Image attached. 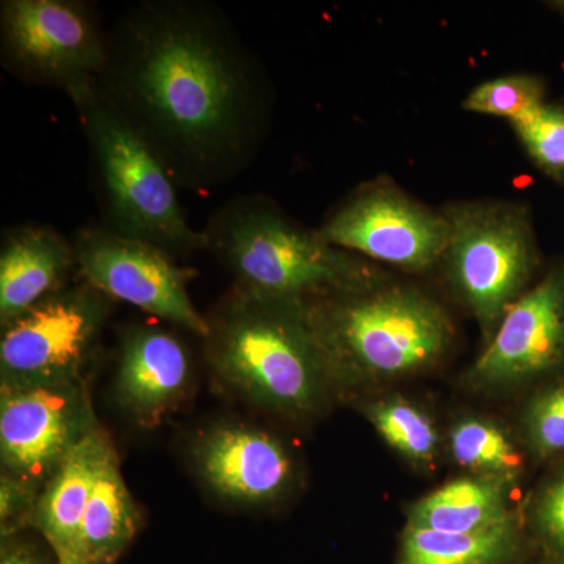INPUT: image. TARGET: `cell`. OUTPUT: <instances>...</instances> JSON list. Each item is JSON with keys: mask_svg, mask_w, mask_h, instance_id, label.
<instances>
[{"mask_svg": "<svg viewBox=\"0 0 564 564\" xmlns=\"http://www.w3.org/2000/svg\"><path fill=\"white\" fill-rule=\"evenodd\" d=\"M448 454L473 475L502 478L516 485L524 473V458L513 437L499 423L464 417L448 432Z\"/></svg>", "mask_w": 564, "mask_h": 564, "instance_id": "cell-20", "label": "cell"}, {"mask_svg": "<svg viewBox=\"0 0 564 564\" xmlns=\"http://www.w3.org/2000/svg\"><path fill=\"white\" fill-rule=\"evenodd\" d=\"M85 564H95V563H85Z\"/></svg>", "mask_w": 564, "mask_h": 564, "instance_id": "cell-29", "label": "cell"}, {"mask_svg": "<svg viewBox=\"0 0 564 564\" xmlns=\"http://www.w3.org/2000/svg\"><path fill=\"white\" fill-rule=\"evenodd\" d=\"M0 564H46L41 562L40 556L33 554L31 549L28 547H10L3 549L2 558Z\"/></svg>", "mask_w": 564, "mask_h": 564, "instance_id": "cell-27", "label": "cell"}, {"mask_svg": "<svg viewBox=\"0 0 564 564\" xmlns=\"http://www.w3.org/2000/svg\"><path fill=\"white\" fill-rule=\"evenodd\" d=\"M109 315L107 296L82 282L44 300L3 328L2 386L74 383Z\"/></svg>", "mask_w": 564, "mask_h": 564, "instance_id": "cell-9", "label": "cell"}, {"mask_svg": "<svg viewBox=\"0 0 564 564\" xmlns=\"http://www.w3.org/2000/svg\"><path fill=\"white\" fill-rule=\"evenodd\" d=\"M521 551L514 519L477 533L404 529L399 564H507Z\"/></svg>", "mask_w": 564, "mask_h": 564, "instance_id": "cell-19", "label": "cell"}, {"mask_svg": "<svg viewBox=\"0 0 564 564\" xmlns=\"http://www.w3.org/2000/svg\"><path fill=\"white\" fill-rule=\"evenodd\" d=\"M510 126L534 169L564 187V96L549 99Z\"/></svg>", "mask_w": 564, "mask_h": 564, "instance_id": "cell-23", "label": "cell"}, {"mask_svg": "<svg viewBox=\"0 0 564 564\" xmlns=\"http://www.w3.org/2000/svg\"><path fill=\"white\" fill-rule=\"evenodd\" d=\"M191 378L184 344L159 328H133L121 345L120 402L143 425H155L180 400Z\"/></svg>", "mask_w": 564, "mask_h": 564, "instance_id": "cell-15", "label": "cell"}, {"mask_svg": "<svg viewBox=\"0 0 564 564\" xmlns=\"http://www.w3.org/2000/svg\"><path fill=\"white\" fill-rule=\"evenodd\" d=\"M95 98L188 191L245 172L273 110L269 76L232 22L193 0H147L118 18Z\"/></svg>", "mask_w": 564, "mask_h": 564, "instance_id": "cell-1", "label": "cell"}, {"mask_svg": "<svg viewBox=\"0 0 564 564\" xmlns=\"http://www.w3.org/2000/svg\"><path fill=\"white\" fill-rule=\"evenodd\" d=\"M203 232L206 251L234 274L237 288L270 299L307 302L381 269L326 242L269 196L231 199Z\"/></svg>", "mask_w": 564, "mask_h": 564, "instance_id": "cell-4", "label": "cell"}, {"mask_svg": "<svg viewBox=\"0 0 564 564\" xmlns=\"http://www.w3.org/2000/svg\"><path fill=\"white\" fill-rule=\"evenodd\" d=\"M545 9L551 10L556 17L564 21V0H549L544 3Z\"/></svg>", "mask_w": 564, "mask_h": 564, "instance_id": "cell-28", "label": "cell"}, {"mask_svg": "<svg viewBox=\"0 0 564 564\" xmlns=\"http://www.w3.org/2000/svg\"><path fill=\"white\" fill-rule=\"evenodd\" d=\"M79 111L102 196L104 226L173 258L206 250L204 232L188 225L176 185L150 148L98 99Z\"/></svg>", "mask_w": 564, "mask_h": 564, "instance_id": "cell-6", "label": "cell"}, {"mask_svg": "<svg viewBox=\"0 0 564 564\" xmlns=\"http://www.w3.org/2000/svg\"><path fill=\"white\" fill-rule=\"evenodd\" d=\"M73 243L85 284L206 339L209 322L193 306L187 292L192 273L181 269L169 252L106 226L82 229Z\"/></svg>", "mask_w": 564, "mask_h": 564, "instance_id": "cell-10", "label": "cell"}, {"mask_svg": "<svg viewBox=\"0 0 564 564\" xmlns=\"http://www.w3.org/2000/svg\"><path fill=\"white\" fill-rule=\"evenodd\" d=\"M549 101V84L540 74L514 73L475 85L462 110L514 122Z\"/></svg>", "mask_w": 564, "mask_h": 564, "instance_id": "cell-22", "label": "cell"}, {"mask_svg": "<svg viewBox=\"0 0 564 564\" xmlns=\"http://www.w3.org/2000/svg\"><path fill=\"white\" fill-rule=\"evenodd\" d=\"M524 434L530 451L540 458L564 454V384L545 389L529 403Z\"/></svg>", "mask_w": 564, "mask_h": 564, "instance_id": "cell-24", "label": "cell"}, {"mask_svg": "<svg viewBox=\"0 0 564 564\" xmlns=\"http://www.w3.org/2000/svg\"><path fill=\"white\" fill-rule=\"evenodd\" d=\"M32 488L31 485L11 477V475H3L2 486H0V518H2V525L10 524L14 516L25 510L28 503L31 502Z\"/></svg>", "mask_w": 564, "mask_h": 564, "instance_id": "cell-26", "label": "cell"}, {"mask_svg": "<svg viewBox=\"0 0 564 564\" xmlns=\"http://www.w3.org/2000/svg\"><path fill=\"white\" fill-rule=\"evenodd\" d=\"M366 415L386 444L415 467L433 466L441 433L432 415L411 400L392 395L367 404Z\"/></svg>", "mask_w": 564, "mask_h": 564, "instance_id": "cell-21", "label": "cell"}, {"mask_svg": "<svg viewBox=\"0 0 564 564\" xmlns=\"http://www.w3.org/2000/svg\"><path fill=\"white\" fill-rule=\"evenodd\" d=\"M199 470L215 491L234 502H274L293 480V463L272 434L247 426H223L204 437Z\"/></svg>", "mask_w": 564, "mask_h": 564, "instance_id": "cell-13", "label": "cell"}, {"mask_svg": "<svg viewBox=\"0 0 564 564\" xmlns=\"http://www.w3.org/2000/svg\"><path fill=\"white\" fill-rule=\"evenodd\" d=\"M111 444L95 429L61 463L35 510V524L54 549L58 564H85L80 532L85 510Z\"/></svg>", "mask_w": 564, "mask_h": 564, "instance_id": "cell-16", "label": "cell"}, {"mask_svg": "<svg viewBox=\"0 0 564 564\" xmlns=\"http://www.w3.org/2000/svg\"><path fill=\"white\" fill-rule=\"evenodd\" d=\"M209 358L223 380L289 417L317 413L334 381L306 303L236 288L210 318Z\"/></svg>", "mask_w": 564, "mask_h": 564, "instance_id": "cell-3", "label": "cell"}, {"mask_svg": "<svg viewBox=\"0 0 564 564\" xmlns=\"http://www.w3.org/2000/svg\"><path fill=\"white\" fill-rule=\"evenodd\" d=\"M513 486L484 475L456 478L413 503L406 525L443 533H477L502 525L514 519Z\"/></svg>", "mask_w": 564, "mask_h": 564, "instance_id": "cell-17", "label": "cell"}, {"mask_svg": "<svg viewBox=\"0 0 564 564\" xmlns=\"http://www.w3.org/2000/svg\"><path fill=\"white\" fill-rule=\"evenodd\" d=\"M304 303L336 383L384 384L430 372L458 345L447 299L425 278L381 267Z\"/></svg>", "mask_w": 564, "mask_h": 564, "instance_id": "cell-2", "label": "cell"}, {"mask_svg": "<svg viewBox=\"0 0 564 564\" xmlns=\"http://www.w3.org/2000/svg\"><path fill=\"white\" fill-rule=\"evenodd\" d=\"M93 430L87 399L73 383L2 386V464L24 484L51 477Z\"/></svg>", "mask_w": 564, "mask_h": 564, "instance_id": "cell-12", "label": "cell"}, {"mask_svg": "<svg viewBox=\"0 0 564 564\" xmlns=\"http://www.w3.org/2000/svg\"><path fill=\"white\" fill-rule=\"evenodd\" d=\"M326 242L391 272L432 280L447 220L389 174L356 185L318 226Z\"/></svg>", "mask_w": 564, "mask_h": 564, "instance_id": "cell-8", "label": "cell"}, {"mask_svg": "<svg viewBox=\"0 0 564 564\" xmlns=\"http://www.w3.org/2000/svg\"><path fill=\"white\" fill-rule=\"evenodd\" d=\"M564 369V252L505 313L464 375L475 391L521 388Z\"/></svg>", "mask_w": 564, "mask_h": 564, "instance_id": "cell-11", "label": "cell"}, {"mask_svg": "<svg viewBox=\"0 0 564 564\" xmlns=\"http://www.w3.org/2000/svg\"><path fill=\"white\" fill-rule=\"evenodd\" d=\"M533 524L544 543L564 556V470L552 478L538 496Z\"/></svg>", "mask_w": 564, "mask_h": 564, "instance_id": "cell-25", "label": "cell"}, {"mask_svg": "<svg viewBox=\"0 0 564 564\" xmlns=\"http://www.w3.org/2000/svg\"><path fill=\"white\" fill-rule=\"evenodd\" d=\"M77 270L74 243L50 226L25 225L6 234L0 252V321L6 328L36 304L63 291Z\"/></svg>", "mask_w": 564, "mask_h": 564, "instance_id": "cell-14", "label": "cell"}, {"mask_svg": "<svg viewBox=\"0 0 564 564\" xmlns=\"http://www.w3.org/2000/svg\"><path fill=\"white\" fill-rule=\"evenodd\" d=\"M135 508L126 488L113 447L104 458L93 488L84 522L80 545L85 563L113 564L137 532Z\"/></svg>", "mask_w": 564, "mask_h": 564, "instance_id": "cell-18", "label": "cell"}, {"mask_svg": "<svg viewBox=\"0 0 564 564\" xmlns=\"http://www.w3.org/2000/svg\"><path fill=\"white\" fill-rule=\"evenodd\" d=\"M109 32L80 0H3L0 57L17 79L58 88L77 109L95 98Z\"/></svg>", "mask_w": 564, "mask_h": 564, "instance_id": "cell-7", "label": "cell"}, {"mask_svg": "<svg viewBox=\"0 0 564 564\" xmlns=\"http://www.w3.org/2000/svg\"><path fill=\"white\" fill-rule=\"evenodd\" d=\"M447 239L432 280L491 339L505 313L544 273L532 207L507 198L452 199L441 206Z\"/></svg>", "mask_w": 564, "mask_h": 564, "instance_id": "cell-5", "label": "cell"}]
</instances>
